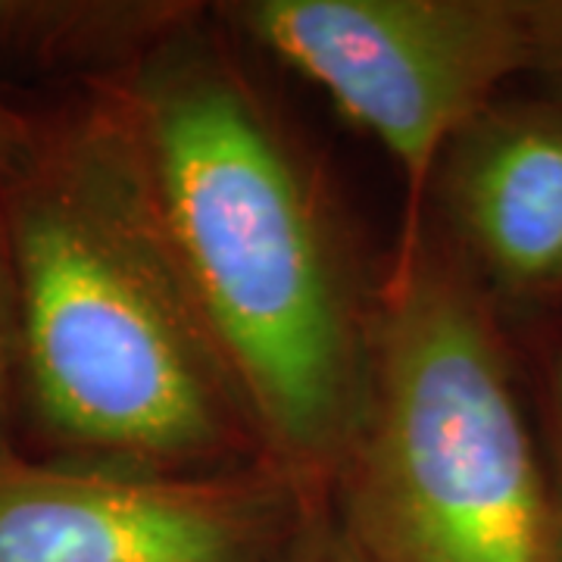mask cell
<instances>
[{
	"mask_svg": "<svg viewBox=\"0 0 562 562\" xmlns=\"http://www.w3.org/2000/svg\"><path fill=\"white\" fill-rule=\"evenodd\" d=\"M98 85L269 462L325 491L360 428L379 288L313 150L201 7Z\"/></svg>",
	"mask_w": 562,
	"mask_h": 562,
	"instance_id": "1",
	"label": "cell"
},
{
	"mask_svg": "<svg viewBox=\"0 0 562 562\" xmlns=\"http://www.w3.org/2000/svg\"><path fill=\"white\" fill-rule=\"evenodd\" d=\"M0 206L20 288L22 406L47 457L166 472L269 462L98 85L44 120Z\"/></svg>",
	"mask_w": 562,
	"mask_h": 562,
	"instance_id": "2",
	"label": "cell"
},
{
	"mask_svg": "<svg viewBox=\"0 0 562 562\" xmlns=\"http://www.w3.org/2000/svg\"><path fill=\"white\" fill-rule=\"evenodd\" d=\"M366 562H562V501L501 310L435 222L382 272L372 372L328 487Z\"/></svg>",
	"mask_w": 562,
	"mask_h": 562,
	"instance_id": "3",
	"label": "cell"
},
{
	"mask_svg": "<svg viewBox=\"0 0 562 562\" xmlns=\"http://www.w3.org/2000/svg\"><path fill=\"white\" fill-rule=\"evenodd\" d=\"M216 20L319 85L401 166L403 232L425 222L443 147L525 76V0H235Z\"/></svg>",
	"mask_w": 562,
	"mask_h": 562,
	"instance_id": "4",
	"label": "cell"
},
{
	"mask_svg": "<svg viewBox=\"0 0 562 562\" xmlns=\"http://www.w3.org/2000/svg\"><path fill=\"white\" fill-rule=\"evenodd\" d=\"M313 494L269 462L166 472L16 453L0 462V562H276Z\"/></svg>",
	"mask_w": 562,
	"mask_h": 562,
	"instance_id": "5",
	"label": "cell"
},
{
	"mask_svg": "<svg viewBox=\"0 0 562 562\" xmlns=\"http://www.w3.org/2000/svg\"><path fill=\"white\" fill-rule=\"evenodd\" d=\"M428 194L497 310L562 301V106L487 103L443 147Z\"/></svg>",
	"mask_w": 562,
	"mask_h": 562,
	"instance_id": "6",
	"label": "cell"
},
{
	"mask_svg": "<svg viewBox=\"0 0 562 562\" xmlns=\"http://www.w3.org/2000/svg\"><path fill=\"white\" fill-rule=\"evenodd\" d=\"M25 422L22 406V316L10 232L0 206V462L20 453L16 435Z\"/></svg>",
	"mask_w": 562,
	"mask_h": 562,
	"instance_id": "7",
	"label": "cell"
},
{
	"mask_svg": "<svg viewBox=\"0 0 562 562\" xmlns=\"http://www.w3.org/2000/svg\"><path fill=\"white\" fill-rule=\"evenodd\" d=\"M276 562H366V557L344 531L328 494H313Z\"/></svg>",
	"mask_w": 562,
	"mask_h": 562,
	"instance_id": "8",
	"label": "cell"
},
{
	"mask_svg": "<svg viewBox=\"0 0 562 562\" xmlns=\"http://www.w3.org/2000/svg\"><path fill=\"white\" fill-rule=\"evenodd\" d=\"M528 66L543 101L562 106V0H525Z\"/></svg>",
	"mask_w": 562,
	"mask_h": 562,
	"instance_id": "9",
	"label": "cell"
},
{
	"mask_svg": "<svg viewBox=\"0 0 562 562\" xmlns=\"http://www.w3.org/2000/svg\"><path fill=\"white\" fill-rule=\"evenodd\" d=\"M44 120L22 113L0 98V194L20 179L35 157Z\"/></svg>",
	"mask_w": 562,
	"mask_h": 562,
	"instance_id": "10",
	"label": "cell"
},
{
	"mask_svg": "<svg viewBox=\"0 0 562 562\" xmlns=\"http://www.w3.org/2000/svg\"><path fill=\"white\" fill-rule=\"evenodd\" d=\"M550 409H553V431H557V450H560V472H562V347L550 360ZM562 501V484H560Z\"/></svg>",
	"mask_w": 562,
	"mask_h": 562,
	"instance_id": "11",
	"label": "cell"
}]
</instances>
